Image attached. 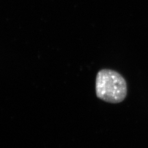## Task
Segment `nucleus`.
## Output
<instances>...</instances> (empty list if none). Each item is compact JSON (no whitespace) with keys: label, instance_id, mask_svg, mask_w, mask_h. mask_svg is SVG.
<instances>
[{"label":"nucleus","instance_id":"nucleus-1","mask_svg":"<svg viewBox=\"0 0 148 148\" xmlns=\"http://www.w3.org/2000/svg\"><path fill=\"white\" fill-rule=\"evenodd\" d=\"M95 92L98 98L110 103H119L123 101L127 93V83L116 71L102 69L97 75Z\"/></svg>","mask_w":148,"mask_h":148}]
</instances>
